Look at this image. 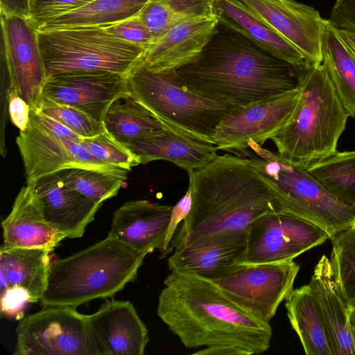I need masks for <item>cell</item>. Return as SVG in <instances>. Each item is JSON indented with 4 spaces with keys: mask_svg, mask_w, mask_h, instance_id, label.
I'll list each match as a JSON object with an SVG mask.
<instances>
[{
    "mask_svg": "<svg viewBox=\"0 0 355 355\" xmlns=\"http://www.w3.org/2000/svg\"><path fill=\"white\" fill-rule=\"evenodd\" d=\"M157 313L169 330L197 355L261 354L270 345L269 323L250 314L211 280L171 271L164 281Z\"/></svg>",
    "mask_w": 355,
    "mask_h": 355,
    "instance_id": "obj_1",
    "label": "cell"
},
{
    "mask_svg": "<svg viewBox=\"0 0 355 355\" xmlns=\"http://www.w3.org/2000/svg\"><path fill=\"white\" fill-rule=\"evenodd\" d=\"M311 64L293 65L218 21L201 53L171 73L190 92L239 107L298 88Z\"/></svg>",
    "mask_w": 355,
    "mask_h": 355,
    "instance_id": "obj_2",
    "label": "cell"
},
{
    "mask_svg": "<svg viewBox=\"0 0 355 355\" xmlns=\"http://www.w3.org/2000/svg\"><path fill=\"white\" fill-rule=\"evenodd\" d=\"M188 173L191 209L167 254L209 236L247 233L259 217L282 212L272 189L246 157L218 155Z\"/></svg>",
    "mask_w": 355,
    "mask_h": 355,
    "instance_id": "obj_3",
    "label": "cell"
},
{
    "mask_svg": "<svg viewBox=\"0 0 355 355\" xmlns=\"http://www.w3.org/2000/svg\"><path fill=\"white\" fill-rule=\"evenodd\" d=\"M299 90L290 117L270 140L279 155L307 168L338 152L350 116L322 63L306 70Z\"/></svg>",
    "mask_w": 355,
    "mask_h": 355,
    "instance_id": "obj_4",
    "label": "cell"
},
{
    "mask_svg": "<svg viewBox=\"0 0 355 355\" xmlns=\"http://www.w3.org/2000/svg\"><path fill=\"white\" fill-rule=\"evenodd\" d=\"M147 254L110 237L51 261L42 306H80L111 297L135 280Z\"/></svg>",
    "mask_w": 355,
    "mask_h": 355,
    "instance_id": "obj_5",
    "label": "cell"
},
{
    "mask_svg": "<svg viewBox=\"0 0 355 355\" xmlns=\"http://www.w3.org/2000/svg\"><path fill=\"white\" fill-rule=\"evenodd\" d=\"M236 155L250 159L272 189L283 213L317 225L330 239L354 227L355 207L337 198L306 168L252 140Z\"/></svg>",
    "mask_w": 355,
    "mask_h": 355,
    "instance_id": "obj_6",
    "label": "cell"
},
{
    "mask_svg": "<svg viewBox=\"0 0 355 355\" xmlns=\"http://www.w3.org/2000/svg\"><path fill=\"white\" fill-rule=\"evenodd\" d=\"M128 92L165 128L209 144L218 123L234 105L190 92L175 82L171 72H154L141 62L126 76Z\"/></svg>",
    "mask_w": 355,
    "mask_h": 355,
    "instance_id": "obj_7",
    "label": "cell"
},
{
    "mask_svg": "<svg viewBox=\"0 0 355 355\" xmlns=\"http://www.w3.org/2000/svg\"><path fill=\"white\" fill-rule=\"evenodd\" d=\"M38 40L46 78L76 71L127 76L146 51L107 33L102 25L38 31Z\"/></svg>",
    "mask_w": 355,
    "mask_h": 355,
    "instance_id": "obj_8",
    "label": "cell"
},
{
    "mask_svg": "<svg viewBox=\"0 0 355 355\" xmlns=\"http://www.w3.org/2000/svg\"><path fill=\"white\" fill-rule=\"evenodd\" d=\"M15 355H102L87 315L76 306H43L16 329Z\"/></svg>",
    "mask_w": 355,
    "mask_h": 355,
    "instance_id": "obj_9",
    "label": "cell"
},
{
    "mask_svg": "<svg viewBox=\"0 0 355 355\" xmlns=\"http://www.w3.org/2000/svg\"><path fill=\"white\" fill-rule=\"evenodd\" d=\"M300 266L293 260L243 264L214 282L236 305L269 323L279 305L293 291Z\"/></svg>",
    "mask_w": 355,
    "mask_h": 355,
    "instance_id": "obj_10",
    "label": "cell"
},
{
    "mask_svg": "<svg viewBox=\"0 0 355 355\" xmlns=\"http://www.w3.org/2000/svg\"><path fill=\"white\" fill-rule=\"evenodd\" d=\"M328 239L324 230L303 218L283 212L267 214L247 231L243 264L291 261Z\"/></svg>",
    "mask_w": 355,
    "mask_h": 355,
    "instance_id": "obj_11",
    "label": "cell"
},
{
    "mask_svg": "<svg viewBox=\"0 0 355 355\" xmlns=\"http://www.w3.org/2000/svg\"><path fill=\"white\" fill-rule=\"evenodd\" d=\"M1 66L8 75L10 89L35 110L46 80L38 31L29 19L0 14Z\"/></svg>",
    "mask_w": 355,
    "mask_h": 355,
    "instance_id": "obj_12",
    "label": "cell"
},
{
    "mask_svg": "<svg viewBox=\"0 0 355 355\" xmlns=\"http://www.w3.org/2000/svg\"><path fill=\"white\" fill-rule=\"evenodd\" d=\"M16 143L23 159L27 182L71 167L130 171L99 161L80 141L55 134L37 119L33 110L28 126L19 132Z\"/></svg>",
    "mask_w": 355,
    "mask_h": 355,
    "instance_id": "obj_13",
    "label": "cell"
},
{
    "mask_svg": "<svg viewBox=\"0 0 355 355\" xmlns=\"http://www.w3.org/2000/svg\"><path fill=\"white\" fill-rule=\"evenodd\" d=\"M299 87L280 96L230 110L211 135L217 150L235 154L252 140L262 145L287 121L299 97Z\"/></svg>",
    "mask_w": 355,
    "mask_h": 355,
    "instance_id": "obj_14",
    "label": "cell"
},
{
    "mask_svg": "<svg viewBox=\"0 0 355 355\" xmlns=\"http://www.w3.org/2000/svg\"><path fill=\"white\" fill-rule=\"evenodd\" d=\"M126 92V76L106 71H76L48 77L42 96L102 122L110 105Z\"/></svg>",
    "mask_w": 355,
    "mask_h": 355,
    "instance_id": "obj_15",
    "label": "cell"
},
{
    "mask_svg": "<svg viewBox=\"0 0 355 355\" xmlns=\"http://www.w3.org/2000/svg\"><path fill=\"white\" fill-rule=\"evenodd\" d=\"M295 46L312 64L322 62L324 21L318 11L295 0H239Z\"/></svg>",
    "mask_w": 355,
    "mask_h": 355,
    "instance_id": "obj_16",
    "label": "cell"
},
{
    "mask_svg": "<svg viewBox=\"0 0 355 355\" xmlns=\"http://www.w3.org/2000/svg\"><path fill=\"white\" fill-rule=\"evenodd\" d=\"M31 182L45 221L67 238H80L102 204L96 203L66 183L58 172Z\"/></svg>",
    "mask_w": 355,
    "mask_h": 355,
    "instance_id": "obj_17",
    "label": "cell"
},
{
    "mask_svg": "<svg viewBox=\"0 0 355 355\" xmlns=\"http://www.w3.org/2000/svg\"><path fill=\"white\" fill-rule=\"evenodd\" d=\"M246 248L247 233L211 236L175 250L168 267L215 280L243 265Z\"/></svg>",
    "mask_w": 355,
    "mask_h": 355,
    "instance_id": "obj_18",
    "label": "cell"
},
{
    "mask_svg": "<svg viewBox=\"0 0 355 355\" xmlns=\"http://www.w3.org/2000/svg\"><path fill=\"white\" fill-rule=\"evenodd\" d=\"M87 318L102 355L144 354L148 331L130 302L107 300Z\"/></svg>",
    "mask_w": 355,
    "mask_h": 355,
    "instance_id": "obj_19",
    "label": "cell"
},
{
    "mask_svg": "<svg viewBox=\"0 0 355 355\" xmlns=\"http://www.w3.org/2000/svg\"><path fill=\"white\" fill-rule=\"evenodd\" d=\"M173 207L147 200L128 201L114 213L107 236L146 254L162 251Z\"/></svg>",
    "mask_w": 355,
    "mask_h": 355,
    "instance_id": "obj_20",
    "label": "cell"
},
{
    "mask_svg": "<svg viewBox=\"0 0 355 355\" xmlns=\"http://www.w3.org/2000/svg\"><path fill=\"white\" fill-rule=\"evenodd\" d=\"M218 20L215 15L182 21L154 42L141 62L154 72H173L190 62L202 51Z\"/></svg>",
    "mask_w": 355,
    "mask_h": 355,
    "instance_id": "obj_21",
    "label": "cell"
},
{
    "mask_svg": "<svg viewBox=\"0 0 355 355\" xmlns=\"http://www.w3.org/2000/svg\"><path fill=\"white\" fill-rule=\"evenodd\" d=\"M309 285L324 320L334 355H355L347 301L340 292L330 260L325 255L315 266Z\"/></svg>",
    "mask_w": 355,
    "mask_h": 355,
    "instance_id": "obj_22",
    "label": "cell"
},
{
    "mask_svg": "<svg viewBox=\"0 0 355 355\" xmlns=\"http://www.w3.org/2000/svg\"><path fill=\"white\" fill-rule=\"evenodd\" d=\"M4 248L54 250L67 236L44 219L36 202L31 182L17 196L12 210L2 221Z\"/></svg>",
    "mask_w": 355,
    "mask_h": 355,
    "instance_id": "obj_23",
    "label": "cell"
},
{
    "mask_svg": "<svg viewBox=\"0 0 355 355\" xmlns=\"http://www.w3.org/2000/svg\"><path fill=\"white\" fill-rule=\"evenodd\" d=\"M49 248H0V293L19 292L31 303L40 301L46 291L50 268Z\"/></svg>",
    "mask_w": 355,
    "mask_h": 355,
    "instance_id": "obj_24",
    "label": "cell"
},
{
    "mask_svg": "<svg viewBox=\"0 0 355 355\" xmlns=\"http://www.w3.org/2000/svg\"><path fill=\"white\" fill-rule=\"evenodd\" d=\"M218 21L243 33L277 58L295 66L309 62L291 42L268 25L239 0H214Z\"/></svg>",
    "mask_w": 355,
    "mask_h": 355,
    "instance_id": "obj_25",
    "label": "cell"
},
{
    "mask_svg": "<svg viewBox=\"0 0 355 355\" xmlns=\"http://www.w3.org/2000/svg\"><path fill=\"white\" fill-rule=\"evenodd\" d=\"M123 145L139 158L140 164L166 160L188 173L206 165L218 155L214 145L166 130L162 135L132 140Z\"/></svg>",
    "mask_w": 355,
    "mask_h": 355,
    "instance_id": "obj_26",
    "label": "cell"
},
{
    "mask_svg": "<svg viewBox=\"0 0 355 355\" xmlns=\"http://www.w3.org/2000/svg\"><path fill=\"white\" fill-rule=\"evenodd\" d=\"M290 323L306 355H334L324 320L309 285L293 289L286 299Z\"/></svg>",
    "mask_w": 355,
    "mask_h": 355,
    "instance_id": "obj_27",
    "label": "cell"
},
{
    "mask_svg": "<svg viewBox=\"0 0 355 355\" xmlns=\"http://www.w3.org/2000/svg\"><path fill=\"white\" fill-rule=\"evenodd\" d=\"M102 122L106 132L123 144L159 135L166 130L129 92L118 96L110 105Z\"/></svg>",
    "mask_w": 355,
    "mask_h": 355,
    "instance_id": "obj_28",
    "label": "cell"
},
{
    "mask_svg": "<svg viewBox=\"0 0 355 355\" xmlns=\"http://www.w3.org/2000/svg\"><path fill=\"white\" fill-rule=\"evenodd\" d=\"M322 64L340 100L355 119V53L345 44L336 28L324 21Z\"/></svg>",
    "mask_w": 355,
    "mask_h": 355,
    "instance_id": "obj_29",
    "label": "cell"
},
{
    "mask_svg": "<svg viewBox=\"0 0 355 355\" xmlns=\"http://www.w3.org/2000/svg\"><path fill=\"white\" fill-rule=\"evenodd\" d=\"M148 0H93L58 15L37 28L38 31L96 26L121 21L139 14Z\"/></svg>",
    "mask_w": 355,
    "mask_h": 355,
    "instance_id": "obj_30",
    "label": "cell"
},
{
    "mask_svg": "<svg viewBox=\"0 0 355 355\" xmlns=\"http://www.w3.org/2000/svg\"><path fill=\"white\" fill-rule=\"evenodd\" d=\"M306 169L337 198L355 207V150L337 152Z\"/></svg>",
    "mask_w": 355,
    "mask_h": 355,
    "instance_id": "obj_31",
    "label": "cell"
},
{
    "mask_svg": "<svg viewBox=\"0 0 355 355\" xmlns=\"http://www.w3.org/2000/svg\"><path fill=\"white\" fill-rule=\"evenodd\" d=\"M58 172L71 187L98 204L117 195L128 173L83 167H71Z\"/></svg>",
    "mask_w": 355,
    "mask_h": 355,
    "instance_id": "obj_32",
    "label": "cell"
},
{
    "mask_svg": "<svg viewBox=\"0 0 355 355\" xmlns=\"http://www.w3.org/2000/svg\"><path fill=\"white\" fill-rule=\"evenodd\" d=\"M330 263L340 292L347 301L355 295V227L331 238Z\"/></svg>",
    "mask_w": 355,
    "mask_h": 355,
    "instance_id": "obj_33",
    "label": "cell"
},
{
    "mask_svg": "<svg viewBox=\"0 0 355 355\" xmlns=\"http://www.w3.org/2000/svg\"><path fill=\"white\" fill-rule=\"evenodd\" d=\"M35 111L60 122L81 138L92 137L105 131L103 122L94 119L84 112L55 103L42 96Z\"/></svg>",
    "mask_w": 355,
    "mask_h": 355,
    "instance_id": "obj_34",
    "label": "cell"
},
{
    "mask_svg": "<svg viewBox=\"0 0 355 355\" xmlns=\"http://www.w3.org/2000/svg\"><path fill=\"white\" fill-rule=\"evenodd\" d=\"M80 144L92 156L105 164L129 171L140 164L139 158L106 130L92 137L82 138Z\"/></svg>",
    "mask_w": 355,
    "mask_h": 355,
    "instance_id": "obj_35",
    "label": "cell"
},
{
    "mask_svg": "<svg viewBox=\"0 0 355 355\" xmlns=\"http://www.w3.org/2000/svg\"><path fill=\"white\" fill-rule=\"evenodd\" d=\"M137 16L154 42L175 24L190 19L176 13L162 0H148Z\"/></svg>",
    "mask_w": 355,
    "mask_h": 355,
    "instance_id": "obj_36",
    "label": "cell"
},
{
    "mask_svg": "<svg viewBox=\"0 0 355 355\" xmlns=\"http://www.w3.org/2000/svg\"><path fill=\"white\" fill-rule=\"evenodd\" d=\"M102 26L107 33L141 46L146 51L154 43L151 34L137 15L121 21Z\"/></svg>",
    "mask_w": 355,
    "mask_h": 355,
    "instance_id": "obj_37",
    "label": "cell"
},
{
    "mask_svg": "<svg viewBox=\"0 0 355 355\" xmlns=\"http://www.w3.org/2000/svg\"><path fill=\"white\" fill-rule=\"evenodd\" d=\"M93 0H31L29 19L37 28L53 17L80 8Z\"/></svg>",
    "mask_w": 355,
    "mask_h": 355,
    "instance_id": "obj_38",
    "label": "cell"
},
{
    "mask_svg": "<svg viewBox=\"0 0 355 355\" xmlns=\"http://www.w3.org/2000/svg\"><path fill=\"white\" fill-rule=\"evenodd\" d=\"M174 12L186 17L212 16L214 0H162Z\"/></svg>",
    "mask_w": 355,
    "mask_h": 355,
    "instance_id": "obj_39",
    "label": "cell"
},
{
    "mask_svg": "<svg viewBox=\"0 0 355 355\" xmlns=\"http://www.w3.org/2000/svg\"><path fill=\"white\" fill-rule=\"evenodd\" d=\"M191 206V189L189 188L184 196L173 206L168 226L164 249L160 258L165 257L167 250L181 221L187 216Z\"/></svg>",
    "mask_w": 355,
    "mask_h": 355,
    "instance_id": "obj_40",
    "label": "cell"
},
{
    "mask_svg": "<svg viewBox=\"0 0 355 355\" xmlns=\"http://www.w3.org/2000/svg\"><path fill=\"white\" fill-rule=\"evenodd\" d=\"M328 20L336 28L355 31V0H336Z\"/></svg>",
    "mask_w": 355,
    "mask_h": 355,
    "instance_id": "obj_41",
    "label": "cell"
},
{
    "mask_svg": "<svg viewBox=\"0 0 355 355\" xmlns=\"http://www.w3.org/2000/svg\"><path fill=\"white\" fill-rule=\"evenodd\" d=\"M8 112L13 124L20 131L26 129L30 120L31 107L14 89H10Z\"/></svg>",
    "mask_w": 355,
    "mask_h": 355,
    "instance_id": "obj_42",
    "label": "cell"
},
{
    "mask_svg": "<svg viewBox=\"0 0 355 355\" xmlns=\"http://www.w3.org/2000/svg\"><path fill=\"white\" fill-rule=\"evenodd\" d=\"M31 0H0V14L29 18Z\"/></svg>",
    "mask_w": 355,
    "mask_h": 355,
    "instance_id": "obj_43",
    "label": "cell"
},
{
    "mask_svg": "<svg viewBox=\"0 0 355 355\" xmlns=\"http://www.w3.org/2000/svg\"><path fill=\"white\" fill-rule=\"evenodd\" d=\"M336 30L342 40L355 53V31L341 28Z\"/></svg>",
    "mask_w": 355,
    "mask_h": 355,
    "instance_id": "obj_44",
    "label": "cell"
},
{
    "mask_svg": "<svg viewBox=\"0 0 355 355\" xmlns=\"http://www.w3.org/2000/svg\"><path fill=\"white\" fill-rule=\"evenodd\" d=\"M350 327L355 339V295L347 301Z\"/></svg>",
    "mask_w": 355,
    "mask_h": 355,
    "instance_id": "obj_45",
    "label": "cell"
},
{
    "mask_svg": "<svg viewBox=\"0 0 355 355\" xmlns=\"http://www.w3.org/2000/svg\"><path fill=\"white\" fill-rule=\"evenodd\" d=\"M354 227H355V224H354Z\"/></svg>",
    "mask_w": 355,
    "mask_h": 355,
    "instance_id": "obj_46",
    "label": "cell"
}]
</instances>
